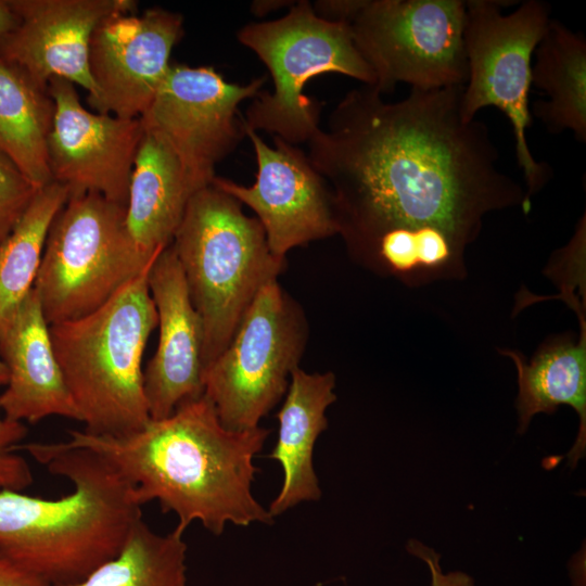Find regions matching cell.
<instances>
[{
	"label": "cell",
	"instance_id": "25",
	"mask_svg": "<svg viewBox=\"0 0 586 586\" xmlns=\"http://www.w3.org/2000/svg\"><path fill=\"white\" fill-rule=\"evenodd\" d=\"M461 249L455 239L438 229H396L379 238L372 254L393 271L407 273L420 267L446 265Z\"/></svg>",
	"mask_w": 586,
	"mask_h": 586
},
{
	"label": "cell",
	"instance_id": "30",
	"mask_svg": "<svg viewBox=\"0 0 586 586\" xmlns=\"http://www.w3.org/2000/svg\"><path fill=\"white\" fill-rule=\"evenodd\" d=\"M18 17L9 0H0V41H2L17 25Z\"/></svg>",
	"mask_w": 586,
	"mask_h": 586
},
{
	"label": "cell",
	"instance_id": "8",
	"mask_svg": "<svg viewBox=\"0 0 586 586\" xmlns=\"http://www.w3.org/2000/svg\"><path fill=\"white\" fill-rule=\"evenodd\" d=\"M156 256L131 239L125 205L93 192L69 195L49 229L34 284L47 322L94 311Z\"/></svg>",
	"mask_w": 586,
	"mask_h": 586
},
{
	"label": "cell",
	"instance_id": "27",
	"mask_svg": "<svg viewBox=\"0 0 586 586\" xmlns=\"http://www.w3.org/2000/svg\"><path fill=\"white\" fill-rule=\"evenodd\" d=\"M26 435L24 423L7 419L0 409V491L23 492L33 483L30 467L16 450Z\"/></svg>",
	"mask_w": 586,
	"mask_h": 586
},
{
	"label": "cell",
	"instance_id": "23",
	"mask_svg": "<svg viewBox=\"0 0 586 586\" xmlns=\"http://www.w3.org/2000/svg\"><path fill=\"white\" fill-rule=\"evenodd\" d=\"M68 198L59 182L39 188L0 245V341L34 288L49 229Z\"/></svg>",
	"mask_w": 586,
	"mask_h": 586
},
{
	"label": "cell",
	"instance_id": "18",
	"mask_svg": "<svg viewBox=\"0 0 586 586\" xmlns=\"http://www.w3.org/2000/svg\"><path fill=\"white\" fill-rule=\"evenodd\" d=\"M334 387L332 372L308 373L298 367L291 374L277 413L278 440L269 455L283 470L281 489L268 509L272 517L321 497L313 453L317 438L328 428L326 410L336 399Z\"/></svg>",
	"mask_w": 586,
	"mask_h": 586
},
{
	"label": "cell",
	"instance_id": "24",
	"mask_svg": "<svg viewBox=\"0 0 586 586\" xmlns=\"http://www.w3.org/2000/svg\"><path fill=\"white\" fill-rule=\"evenodd\" d=\"M183 534L177 526L158 534L141 519L115 557L81 581L62 586H186Z\"/></svg>",
	"mask_w": 586,
	"mask_h": 586
},
{
	"label": "cell",
	"instance_id": "5",
	"mask_svg": "<svg viewBox=\"0 0 586 586\" xmlns=\"http://www.w3.org/2000/svg\"><path fill=\"white\" fill-rule=\"evenodd\" d=\"M212 183L188 203L170 243L203 329L204 370L229 344L258 291L278 280L275 257L257 218Z\"/></svg>",
	"mask_w": 586,
	"mask_h": 586
},
{
	"label": "cell",
	"instance_id": "16",
	"mask_svg": "<svg viewBox=\"0 0 586 586\" xmlns=\"http://www.w3.org/2000/svg\"><path fill=\"white\" fill-rule=\"evenodd\" d=\"M148 282L158 342L143 371V390L151 420H160L204 394L203 329L170 244L154 259Z\"/></svg>",
	"mask_w": 586,
	"mask_h": 586
},
{
	"label": "cell",
	"instance_id": "22",
	"mask_svg": "<svg viewBox=\"0 0 586 586\" xmlns=\"http://www.w3.org/2000/svg\"><path fill=\"white\" fill-rule=\"evenodd\" d=\"M53 115L48 87L0 58V153L37 189L52 181L47 142Z\"/></svg>",
	"mask_w": 586,
	"mask_h": 586
},
{
	"label": "cell",
	"instance_id": "10",
	"mask_svg": "<svg viewBox=\"0 0 586 586\" xmlns=\"http://www.w3.org/2000/svg\"><path fill=\"white\" fill-rule=\"evenodd\" d=\"M306 327L302 309L278 280L258 291L203 374L204 395L225 428H258L285 395L305 348Z\"/></svg>",
	"mask_w": 586,
	"mask_h": 586
},
{
	"label": "cell",
	"instance_id": "19",
	"mask_svg": "<svg viewBox=\"0 0 586 586\" xmlns=\"http://www.w3.org/2000/svg\"><path fill=\"white\" fill-rule=\"evenodd\" d=\"M199 190L171 148L144 129L126 203V226L140 252L153 257L171 243Z\"/></svg>",
	"mask_w": 586,
	"mask_h": 586
},
{
	"label": "cell",
	"instance_id": "7",
	"mask_svg": "<svg viewBox=\"0 0 586 586\" xmlns=\"http://www.w3.org/2000/svg\"><path fill=\"white\" fill-rule=\"evenodd\" d=\"M313 8L348 25L375 76L372 88L383 95L400 82L428 90L467 81L466 1L326 0Z\"/></svg>",
	"mask_w": 586,
	"mask_h": 586
},
{
	"label": "cell",
	"instance_id": "3",
	"mask_svg": "<svg viewBox=\"0 0 586 586\" xmlns=\"http://www.w3.org/2000/svg\"><path fill=\"white\" fill-rule=\"evenodd\" d=\"M73 491L56 499L0 491V551L54 586L81 581L115 557L142 519L133 485L97 453L56 443H21Z\"/></svg>",
	"mask_w": 586,
	"mask_h": 586
},
{
	"label": "cell",
	"instance_id": "4",
	"mask_svg": "<svg viewBox=\"0 0 586 586\" xmlns=\"http://www.w3.org/2000/svg\"><path fill=\"white\" fill-rule=\"evenodd\" d=\"M152 264L94 311L49 326L66 386L90 434L124 435L151 420L142 357L157 327L148 282Z\"/></svg>",
	"mask_w": 586,
	"mask_h": 586
},
{
	"label": "cell",
	"instance_id": "31",
	"mask_svg": "<svg viewBox=\"0 0 586 586\" xmlns=\"http://www.w3.org/2000/svg\"><path fill=\"white\" fill-rule=\"evenodd\" d=\"M9 380V372L7 366L0 358V387L5 386Z\"/></svg>",
	"mask_w": 586,
	"mask_h": 586
},
{
	"label": "cell",
	"instance_id": "11",
	"mask_svg": "<svg viewBox=\"0 0 586 586\" xmlns=\"http://www.w3.org/2000/svg\"><path fill=\"white\" fill-rule=\"evenodd\" d=\"M265 77L231 84L211 66L171 64L152 103L140 117L160 136L200 188L212 183L215 166L245 136L239 104L255 98Z\"/></svg>",
	"mask_w": 586,
	"mask_h": 586
},
{
	"label": "cell",
	"instance_id": "29",
	"mask_svg": "<svg viewBox=\"0 0 586 586\" xmlns=\"http://www.w3.org/2000/svg\"><path fill=\"white\" fill-rule=\"evenodd\" d=\"M0 586H54L0 551Z\"/></svg>",
	"mask_w": 586,
	"mask_h": 586
},
{
	"label": "cell",
	"instance_id": "2",
	"mask_svg": "<svg viewBox=\"0 0 586 586\" xmlns=\"http://www.w3.org/2000/svg\"><path fill=\"white\" fill-rule=\"evenodd\" d=\"M269 433L262 426L225 428L203 394L136 432L114 436L69 430L64 443L103 457L133 485L142 506L157 501L163 512L176 514L181 531L199 521L220 535L229 523L272 522L252 492L253 460Z\"/></svg>",
	"mask_w": 586,
	"mask_h": 586
},
{
	"label": "cell",
	"instance_id": "13",
	"mask_svg": "<svg viewBox=\"0 0 586 586\" xmlns=\"http://www.w3.org/2000/svg\"><path fill=\"white\" fill-rule=\"evenodd\" d=\"M48 91L54 102L47 142L52 181L69 195L93 192L126 206L144 133L141 119L88 111L75 85L63 78H51Z\"/></svg>",
	"mask_w": 586,
	"mask_h": 586
},
{
	"label": "cell",
	"instance_id": "15",
	"mask_svg": "<svg viewBox=\"0 0 586 586\" xmlns=\"http://www.w3.org/2000/svg\"><path fill=\"white\" fill-rule=\"evenodd\" d=\"M18 17L16 27L0 41V58L33 81L48 87L53 77L78 85L97 95L89 69L92 34L116 14H133V0H9Z\"/></svg>",
	"mask_w": 586,
	"mask_h": 586
},
{
	"label": "cell",
	"instance_id": "26",
	"mask_svg": "<svg viewBox=\"0 0 586 586\" xmlns=\"http://www.w3.org/2000/svg\"><path fill=\"white\" fill-rule=\"evenodd\" d=\"M37 188L0 153V245L31 202Z\"/></svg>",
	"mask_w": 586,
	"mask_h": 586
},
{
	"label": "cell",
	"instance_id": "28",
	"mask_svg": "<svg viewBox=\"0 0 586 586\" xmlns=\"http://www.w3.org/2000/svg\"><path fill=\"white\" fill-rule=\"evenodd\" d=\"M408 550L421 559L429 568L431 586H474L473 578L461 571L444 573L440 565V555L423 544L411 540Z\"/></svg>",
	"mask_w": 586,
	"mask_h": 586
},
{
	"label": "cell",
	"instance_id": "14",
	"mask_svg": "<svg viewBox=\"0 0 586 586\" xmlns=\"http://www.w3.org/2000/svg\"><path fill=\"white\" fill-rule=\"evenodd\" d=\"M183 31L182 15L153 8L138 15L116 14L94 29L89 69L97 113L140 118L170 68V54Z\"/></svg>",
	"mask_w": 586,
	"mask_h": 586
},
{
	"label": "cell",
	"instance_id": "17",
	"mask_svg": "<svg viewBox=\"0 0 586 586\" xmlns=\"http://www.w3.org/2000/svg\"><path fill=\"white\" fill-rule=\"evenodd\" d=\"M0 358L9 372L0 394V409L7 419L36 423L59 416L80 421L34 288L0 341Z\"/></svg>",
	"mask_w": 586,
	"mask_h": 586
},
{
	"label": "cell",
	"instance_id": "9",
	"mask_svg": "<svg viewBox=\"0 0 586 586\" xmlns=\"http://www.w3.org/2000/svg\"><path fill=\"white\" fill-rule=\"evenodd\" d=\"M504 1H466L464 51L468 75L462 91V112L476 118L484 107L495 106L508 118L514 135L515 155L526 184V203L551 177L546 162L528 148L532 126L528 94L532 56L550 21L548 4L527 0L509 14Z\"/></svg>",
	"mask_w": 586,
	"mask_h": 586
},
{
	"label": "cell",
	"instance_id": "21",
	"mask_svg": "<svg viewBox=\"0 0 586 586\" xmlns=\"http://www.w3.org/2000/svg\"><path fill=\"white\" fill-rule=\"evenodd\" d=\"M532 85L546 99L534 102L533 115L551 133L571 131L586 142V39L550 20L535 51Z\"/></svg>",
	"mask_w": 586,
	"mask_h": 586
},
{
	"label": "cell",
	"instance_id": "1",
	"mask_svg": "<svg viewBox=\"0 0 586 586\" xmlns=\"http://www.w3.org/2000/svg\"><path fill=\"white\" fill-rule=\"evenodd\" d=\"M463 87L410 89L388 102L364 85L307 141L353 250L372 254L388 231L430 228L463 246L489 211H530L525 190L499 167L487 125L463 115Z\"/></svg>",
	"mask_w": 586,
	"mask_h": 586
},
{
	"label": "cell",
	"instance_id": "20",
	"mask_svg": "<svg viewBox=\"0 0 586 586\" xmlns=\"http://www.w3.org/2000/svg\"><path fill=\"white\" fill-rule=\"evenodd\" d=\"M578 343L562 342L540 351L530 364L517 352L504 351L517 367L519 395V433L540 412L552 413L560 405H569L579 417V430L569 453L572 468L585 455L586 446V332L582 319Z\"/></svg>",
	"mask_w": 586,
	"mask_h": 586
},
{
	"label": "cell",
	"instance_id": "6",
	"mask_svg": "<svg viewBox=\"0 0 586 586\" xmlns=\"http://www.w3.org/2000/svg\"><path fill=\"white\" fill-rule=\"evenodd\" d=\"M237 38L262 60L273 82L271 92L255 97L242 123L288 143H307L320 128V103L304 94L311 78L335 73L375 85L348 25L319 16L308 1L291 4L280 18L246 24Z\"/></svg>",
	"mask_w": 586,
	"mask_h": 586
},
{
	"label": "cell",
	"instance_id": "12",
	"mask_svg": "<svg viewBox=\"0 0 586 586\" xmlns=\"http://www.w3.org/2000/svg\"><path fill=\"white\" fill-rule=\"evenodd\" d=\"M243 127L256 156L255 182L246 187L216 176L212 184L256 214L271 254L285 259L296 246L340 233L332 192L307 154L276 136L272 148Z\"/></svg>",
	"mask_w": 586,
	"mask_h": 586
}]
</instances>
